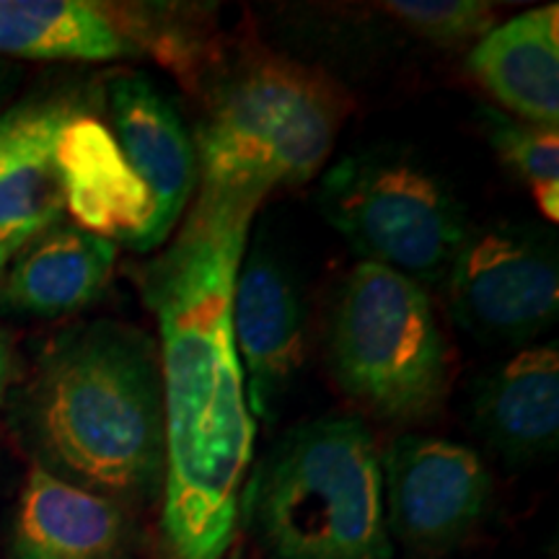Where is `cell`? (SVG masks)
Masks as SVG:
<instances>
[{
	"instance_id": "1",
	"label": "cell",
	"mask_w": 559,
	"mask_h": 559,
	"mask_svg": "<svg viewBox=\"0 0 559 559\" xmlns=\"http://www.w3.org/2000/svg\"><path fill=\"white\" fill-rule=\"evenodd\" d=\"M262 200L198 190L143 275L158 321L166 417L160 534L169 559H226L254 464L257 423L236 353L234 285Z\"/></svg>"
},
{
	"instance_id": "2",
	"label": "cell",
	"mask_w": 559,
	"mask_h": 559,
	"mask_svg": "<svg viewBox=\"0 0 559 559\" xmlns=\"http://www.w3.org/2000/svg\"><path fill=\"white\" fill-rule=\"evenodd\" d=\"M32 423L58 469L104 498L164 487L166 417L158 347L120 321L73 326L41 355Z\"/></svg>"
},
{
	"instance_id": "3",
	"label": "cell",
	"mask_w": 559,
	"mask_h": 559,
	"mask_svg": "<svg viewBox=\"0 0 559 559\" xmlns=\"http://www.w3.org/2000/svg\"><path fill=\"white\" fill-rule=\"evenodd\" d=\"M239 513L275 559H394L381 451L360 417L285 432L249 472Z\"/></svg>"
},
{
	"instance_id": "4",
	"label": "cell",
	"mask_w": 559,
	"mask_h": 559,
	"mask_svg": "<svg viewBox=\"0 0 559 559\" xmlns=\"http://www.w3.org/2000/svg\"><path fill=\"white\" fill-rule=\"evenodd\" d=\"M330 75L275 52H251L205 96L198 122V190L264 200L317 177L347 120Z\"/></svg>"
},
{
	"instance_id": "5",
	"label": "cell",
	"mask_w": 559,
	"mask_h": 559,
	"mask_svg": "<svg viewBox=\"0 0 559 559\" xmlns=\"http://www.w3.org/2000/svg\"><path fill=\"white\" fill-rule=\"evenodd\" d=\"M340 386L376 417L423 423L449 400L451 349L428 293L381 264L358 262L332 319Z\"/></svg>"
},
{
	"instance_id": "6",
	"label": "cell",
	"mask_w": 559,
	"mask_h": 559,
	"mask_svg": "<svg viewBox=\"0 0 559 559\" xmlns=\"http://www.w3.org/2000/svg\"><path fill=\"white\" fill-rule=\"evenodd\" d=\"M319 207L360 262L381 264L425 288L449 275L469 234L443 179L394 153H355L324 174Z\"/></svg>"
},
{
	"instance_id": "7",
	"label": "cell",
	"mask_w": 559,
	"mask_h": 559,
	"mask_svg": "<svg viewBox=\"0 0 559 559\" xmlns=\"http://www.w3.org/2000/svg\"><path fill=\"white\" fill-rule=\"evenodd\" d=\"M449 309L481 342H526L559 313L557 247L542 228L492 223L469 228L445 275Z\"/></svg>"
},
{
	"instance_id": "8",
	"label": "cell",
	"mask_w": 559,
	"mask_h": 559,
	"mask_svg": "<svg viewBox=\"0 0 559 559\" xmlns=\"http://www.w3.org/2000/svg\"><path fill=\"white\" fill-rule=\"evenodd\" d=\"M389 534L417 551H443L472 534L492 500L479 453L432 436H400L381 453Z\"/></svg>"
},
{
	"instance_id": "9",
	"label": "cell",
	"mask_w": 559,
	"mask_h": 559,
	"mask_svg": "<svg viewBox=\"0 0 559 559\" xmlns=\"http://www.w3.org/2000/svg\"><path fill=\"white\" fill-rule=\"evenodd\" d=\"M185 60L187 39L156 26V11L94 0H0V60L117 62L145 55Z\"/></svg>"
},
{
	"instance_id": "10",
	"label": "cell",
	"mask_w": 559,
	"mask_h": 559,
	"mask_svg": "<svg viewBox=\"0 0 559 559\" xmlns=\"http://www.w3.org/2000/svg\"><path fill=\"white\" fill-rule=\"evenodd\" d=\"M111 135L143 181L151 218L138 251L158 249L185 218L198 190V153L177 104L148 75L122 70L107 83Z\"/></svg>"
},
{
	"instance_id": "11",
	"label": "cell",
	"mask_w": 559,
	"mask_h": 559,
	"mask_svg": "<svg viewBox=\"0 0 559 559\" xmlns=\"http://www.w3.org/2000/svg\"><path fill=\"white\" fill-rule=\"evenodd\" d=\"M230 321L251 417L275 423L306 360V313L290 275L267 251L243 254Z\"/></svg>"
},
{
	"instance_id": "12",
	"label": "cell",
	"mask_w": 559,
	"mask_h": 559,
	"mask_svg": "<svg viewBox=\"0 0 559 559\" xmlns=\"http://www.w3.org/2000/svg\"><path fill=\"white\" fill-rule=\"evenodd\" d=\"M66 210L75 226L138 249L151 218V198L99 117H73L55 143Z\"/></svg>"
},
{
	"instance_id": "13",
	"label": "cell",
	"mask_w": 559,
	"mask_h": 559,
	"mask_svg": "<svg viewBox=\"0 0 559 559\" xmlns=\"http://www.w3.org/2000/svg\"><path fill=\"white\" fill-rule=\"evenodd\" d=\"M130 523L111 498L34 466L13 526V559H122Z\"/></svg>"
},
{
	"instance_id": "14",
	"label": "cell",
	"mask_w": 559,
	"mask_h": 559,
	"mask_svg": "<svg viewBox=\"0 0 559 559\" xmlns=\"http://www.w3.org/2000/svg\"><path fill=\"white\" fill-rule=\"evenodd\" d=\"M474 428L508 461L547 459L559 443V349L536 345L481 376L472 391Z\"/></svg>"
},
{
	"instance_id": "15",
	"label": "cell",
	"mask_w": 559,
	"mask_h": 559,
	"mask_svg": "<svg viewBox=\"0 0 559 559\" xmlns=\"http://www.w3.org/2000/svg\"><path fill=\"white\" fill-rule=\"evenodd\" d=\"M469 73L515 120L559 128V5L495 26L469 50Z\"/></svg>"
},
{
	"instance_id": "16",
	"label": "cell",
	"mask_w": 559,
	"mask_h": 559,
	"mask_svg": "<svg viewBox=\"0 0 559 559\" xmlns=\"http://www.w3.org/2000/svg\"><path fill=\"white\" fill-rule=\"evenodd\" d=\"M117 243L79 226L55 223L26 243L0 275V300L34 317H62L107 288Z\"/></svg>"
},
{
	"instance_id": "17",
	"label": "cell",
	"mask_w": 559,
	"mask_h": 559,
	"mask_svg": "<svg viewBox=\"0 0 559 559\" xmlns=\"http://www.w3.org/2000/svg\"><path fill=\"white\" fill-rule=\"evenodd\" d=\"M83 111H88L83 99L62 109L0 164V275L26 243L66 213L55 143L60 130Z\"/></svg>"
},
{
	"instance_id": "18",
	"label": "cell",
	"mask_w": 559,
	"mask_h": 559,
	"mask_svg": "<svg viewBox=\"0 0 559 559\" xmlns=\"http://www.w3.org/2000/svg\"><path fill=\"white\" fill-rule=\"evenodd\" d=\"M481 128L502 166L534 190L542 213L559 218V130L539 128L495 107L479 109Z\"/></svg>"
},
{
	"instance_id": "19",
	"label": "cell",
	"mask_w": 559,
	"mask_h": 559,
	"mask_svg": "<svg viewBox=\"0 0 559 559\" xmlns=\"http://www.w3.org/2000/svg\"><path fill=\"white\" fill-rule=\"evenodd\" d=\"M383 9L438 47H474L498 26L479 0H391Z\"/></svg>"
},
{
	"instance_id": "20",
	"label": "cell",
	"mask_w": 559,
	"mask_h": 559,
	"mask_svg": "<svg viewBox=\"0 0 559 559\" xmlns=\"http://www.w3.org/2000/svg\"><path fill=\"white\" fill-rule=\"evenodd\" d=\"M81 102L79 91H55V94L32 96L13 107L0 111V164L19 148L24 140H29L41 124H47L62 109Z\"/></svg>"
},
{
	"instance_id": "21",
	"label": "cell",
	"mask_w": 559,
	"mask_h": 559,
	"mask_svg": "<svg viewBox=\"0 0 559 559\" xmlns=\"http://www.w3.org/2000/svg\"><path fill=\"white\" fill-rule=\"evenodd\" d=\"M13 376H16V355H13V342L9 332L0 326V407L5 402V391H9Z\"/></svg>"
},
{
	"instance_id": "22",
	"label": "cell",
	"mask_w": 559,
	"mask_h": 559,
	"mask_svg": "<svg viewBox=\"0 0 559 559\" xmlns=\"http://www.w3.org/2000/svg\"><path fill=\"white\" fill-rule=\"evenodd\" d=\"M13 79H16V68H13L9 60H0V102H3L5 91L11 88Z\"/></svg>"
},
{
	"instance_id": "23",
	"label": "cell",
	"mask_w": 559,
	"mask_h": 559,
	"mask_svg": "<svg viewBox=\"0 0 559 559\" xmlns=\"http://www.w3.org/2000/svg\"><path fill=\"white\" fill-rule=\"evenodd\" d=\"M230 559H239V555H234V557H230Z\"/></svg>"
}]
</instances>
